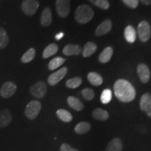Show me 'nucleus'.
<instances>
[{
    "mask_svg": "<svg viewBox=\"0 0 151 151\" xmlns=\"http://www.w3.org/2000/svg\"><path fill=\"white\" fill-rule=\"evenodd\" d=\"M113 90L116 97L122 102H130L133 101L136 97L134 88L129 81L124 79L116 81L113 86Z\"/></svg>",
    "mask_w": 151,
    "mask_h": 151,
    "instance_id": "f257e3e1",
    "label": "nucleus"
},
{
    "mask_svg": "<svg viewBox=\"0 0 151 151\" xmlns=\"http://www.w3.org/2000/svg\"><path fill=\"white\" fill-rule=\"evenodd\" d=\"M93 16L94 11L89 5L81 4L76 9L75 19L78 23H88L92 20Z\"/></svg>",
    "mask_w": 151,
    "mask_h": 151,
    "instance_id": "f03ea898",
    "label": "nucleus"
},
{
    "mask_svg": "<svg viewBox=\"0 0 151 151\" xmlns=\"http://www.w3.org/2000/svg\"><path fill=\"white\" fill-rule=\"evenodd\" d=\"M41 109V104L37 100L31 101L26 106L24 115L29 120H35L39 116Z\"/></svg>",
    "mask_w": 151,
    "mask_h": 151,
    "instance_id": "7ed1b4c3",
    "label": "nucleus"
},
{
    "mask_svg": "<svg viewBox=\"0 0 151 151\" xmlns=\"http://www.w3.org/2000/svg\"><path fill=\"white\" fill-rule=\"evenodd\" d=\"M138 35L142 42H147L151 35V26L146 20H143L139 24L137 28Z\"/></svg>",
    "mask_w": 151,
    "mask_h": 151,
    "instance_id": "20e7f679",
    "label": "nucleus"
},
{
    "mask_svg": "<svg viewBox=\"0 0 151 151\" xmlns=\"http://www.w3.org/2000/svg\"><path fill=\"white\" fill-rule=\"evenodd\" d=\"M29 92L33 97L37 98V99H42L45 97L47 92L46 83L42 81H38L30 88Z\"/></svg>",
    "mask_w": 151,
    "mask_h": 151,
    "instance_id": "39448f33",
    "label": "nucleus"
},
{
    "mask_svg": "<svg viewBox=\"0 0 151 151\" xmlns=\"http://www.w3.org/2000/svg\"><path fill=\"white\" fill-rule=\"evenodd\" d=\"M39 6V2L37 0H24L21 8L22 12L28 16H32L37 12Z\"/></svg>",
    "mask_w": 151,
    "mask_h": 151,
    "instance_id": "423d86ee",
    "label": "nucleus"
},
{
    "mask_svg": "<svg viewBox=\"0 0 151 151\" xmlns=\"http://www.w3.org/2000/svg\"><path fill=\"white\" fill-rule=\"evenodd\" d=\"M56 11L61 18H66L70 13L71 1L70 0H56Z\"/></svg>",
    "mask_w": 151,
    "mask_h": 151,
    "instance_id": "0eeeda50",
    "label": "nucleus"
},
{
    "mask_svg": "<svg viewBox=\"0 0 151 151\" xmlns=\"http://www.w3.org/2000/svg\"><path fill=\"white\" fill-rule=\"evenodd\" d=\"M16 90L17 86L14 82L7 81L1 86V90H0V94L4 99H8V98L12 97L16 93Z\"/></svg>",
    "mask_w": 151,
    "mask_h": 151,
    "instance_id": "6e6552de",
    "label": "nucleus"
},
{
    "mask_svg": "<svg viewBox=\"0 0 151 151\" xmlns=\"http://www.w3.org/2000/svg\"><path fill=\"white\" fill-rule=\"evenodd\" d=\"M68 69L67 67H64L62 69H59L58 71H55V72L52 73V74L49 76L48 78V83L50 86H55L60 82L62 79L64 78L66 74L67 73Z\"/></svg>",
    "mask_w": 151,
    "mask_h": 151,
    "instance_id": "1a4fd4ad",
    "label": "nucleus"
},
{
    "mask_svg": "<svg viewBox=\"0 0 151 151\" xmlns=\"http://www.w3.org/2000/svg\"><path fill=\"white\" fill-rule=\"evenodd\" d=\"M140 109L151 119V94L146 92L141 96Z\"/></svg>",
    "mask_w": 151,
    "mask_h": 151,
    "instance_id": "9d476101",
    "label": "nucleus"
},
{
    "mask_svg": "<svg viewBox=\"0 0 151 151\" xmlns=\"http://www.w3.org/2000/svg\"><path fill=\"white\" fill-rule=\"evenodd\" d=\"M137 73L140 81L143 83H147L150 80V71L148 66L145 64H139L137 67Z\"/></svg>",
    "mask_w": 151,
    "mask_h": 151,
    "instance_id": "9b49d317",
    "label": "nucleus"
},
{
    "mask_svg": "<svg viewBox=\"0 0 151 151\" xmlns=\"http://www.w3.org/2000/svg\"><path fill=\"white\" fill-rule=\"evenodd\" d=\"M112 28V22L109 19L105 20L96 29L95 34L97 37H101L104 36L106 34H108L111 31Z\"/></svg>",
    "mask_w": 151,
    "mask_h": 151,
    "instance_id": "f8f14e48",
    "label": "nucleus"
},
{
    "mask_svg": "<svg viewBox=\"0 0 151 151\" xmlns=\"http://www.w3.org/2000/svg\"><path fill=\"white\" fill-rule=\"evenodd\" d=\"M12 121V115L9 109L0 111V128L7 127Z\"/></svg>",
    "mask_w": 151,
    "mask_h": 151,
    "instance_id": "ddd939ff",
    "label": "nucleus"
},
{
    "mask_svg": "<svg viewBox=\"0 0 151 151\" xmlns=\"http://www.w3.org/2000/svg\"><path fill=\"white\" fill-rule=\"evenodd\" d=\"M122 148L123 144L121 139L119 138H114L108 143L105 151H122Z\"/></svg>",
    "mask_w": 151,
    "mask_h": 151,
    "instance_id": "4468645a",
    "label": "nucleus"
},
{
    "mask_svg": "<svg viewBox=\"0 0 151 151\" xmlns=\"http://www.w3.org/2000/svg\"><path fill=\"white\" fill-rule=\"evenodd\" d=\"M52 22V13L49 7L43 9L41 16V24L43 27H48Z\"/></svg>",
    "mask_w": 151,
    "mask_h": 151,
    "instance_id": "2eb2a0df",
    "label": "nucleus"
},
{
    "mask_svg": "<svg viewBox=\"0 0 151 151\" xmlns=\"http://www.w3.org/2000/svg\"><path fill=\"white\" fill-rule=\"evenodd\" d=\"M63 54L67 56H71V55H77L81 54L82 52V49L78 45H73V44H69L67 45L65 48H63Z\"/></svg>",
    "mask_w": 151,
    "mask_h": 151,
    "instance_id": "dca6fc26",
    "label": "nucleus"
},
{
    "mask_svg": "<svg viewBox=\"0 0 151 151\" xmlns=\"http://www.w3.org/2000/svg\"><path fill=\"white\" fill-rule=\"evenodd\" d=\"M67 103L71 108L77 111H81L84 109V105L82 101L73 96H70L67 98Z\"/></svg>",
    "mask_w": 151,
    "mask_h": 151,
    "instance_id": "f3484780",
    "label": "nucleus"
},
{
    "mask_svg": "<svg viewBox=\"0 0 151 151\" xmlns=\"http://www.w3.org/2000/svg\"><path fill=\"white\" fill-rule=\"evenodd\" d=\"M97 49V46L94 42L89 41L86 43L82 50V55L84 58H88L91 56L96 52Z\"/></svg>",
    "mask_w": 151,
    "mask_h": 151,
    "instance_id": "a211bd4d",
    "label": "nucleus"
},
{
    "mask_svg": "<svg viewBox=\"0 0 151 151\" xmlns=\"http://www.w3.org/2000/svg\"><path fill=\"white\" fill-rule=\"evenodd\" d=\"M124 35L126 41L131 43L134 42L136 39H137V32H136L135 29L132 25L127 26L124 29Z\"/></svg>",
    "mask_w": 151,
    "mask_h": 151,
    "instance_id": "6ab92c4d",
    "label": "nucleus"
},
{
    "mask_svg": "<svg viewBox=\"0 0 151 151\" xmlns=\"http://www.w3.org/2000/svg\"><path fill=\"white\" fill-rule=\"evenodd\" d=\"M113 54V50L111 47H106L99 56V60L101 63H107L110 61Z\"/></svg>",
    "mask_w": 151,
    "mask_h": 151,
    "instance_id": "aec40b11",
    "label": "nucleus"
},
{
    "mask_svg": "<svg viewBox=\"0 0 151 151\" xmlns=\"http://www.w3.org/2000/svg\"><path fill=\"white\" fill-rule=\"evenodd\" d=\"M92 116L94 119L101 121H105L109 118V113L108 111L101 109H96L92 112Z\"/></svg>",
    "mask_w": 151,
    "mask_h": 151,
    "instance_id": "412c9836",
    "label": "nucleus"
},
{
    "mask_svg": "<svg viewBox=\"0 0 151 151\" xmlns=\"http://www.w3.org/2000/svg\"><path fill=\"white\" fill-rule=\"evenodd\" d=\"M91 129V124L88 122H81L75 126L74 131L78 134H83Z\"/></svg>",
    "mask_w": 151,
    "mask_h": 151,
    "instance_id": "4be33fe9",
    "label": "nucleus"
},
{
    "mask_svg": "<svg viewBox=\"0 0 151 151\" xmlns=\"http://www.w3.org/2000/svg\"><path fill=\"white\" fill-rule=\"evenodd\" d=\"M88 79L90 83L94 86H99L103 83L102 77L96 72H90L88 73Z\"/></svg>",
    "mask_w": 151,
    "mask_h": 151,
    "instance_id": "5701e85b",
    "label": "nucleus"
},
{
    "mask_svg": "<svg viewBox=\"0 0 151 151\" xmlns=\"http://www.w3.org/2000/svg\"><path fill=\"white\" fill-rule=\"evenodd\" d=\"M58 51V45H56L55 43H51V44H49L48 46L43 50L42 56L43 59H47V58H50L52 55H54L55 54L57 53V52Z\"/></svg>",
    "mask_w": 151,
    "mask_h": 151,
    "instance_id": "b1692460",
    "label": "nucleus"
},
{
    "mask_svg": "<svg viewBox=\"0 0 151 151\" xmlns=\"http://www.w3.org/2000/svg\"><path fill=\"white\" fill-rule=\"evenodd\" d=\"M57 116L60 120L65 122H69L72 120L73 116L70 112L65 109H58L56 112Z\"/></svg>",
    "mask_w": 151,
    "mask_h": 151,
    "instance_id": "393cba45",
    "label": "nucleus"
},
{
    "mask_svg": "<svg viewBox=\"0 0 151 151\" xmlns=\"http://www.w3.org/2000/svg\"><path fill=\"white\" fill-rule=\"evenodd\" d=\"M66 61V59L61 57H57L53 59H52L48 63V69L50 70L53 71L55 69H58V67H60V66L63 65Z\"/></svg>",
    "mask_w": 151,
    "mask_h": 151,
    "instance_id": "a878e982",
    "label": "nucleus"
},
{
    "mask_svg": "<svg viewBox=\"0 0 151 151\" xmlns=\"http://www.w3.org/2000/svg\"><path fill=\"white\" fill-rule=\"evenodd\" d=\"M9 38L6 31L3 27H0V49L5 48L8 46Z\"/></svg>",
    "mask_w": 151,
    "mask_h": 151,
    "instance_id": "bb28decb",
    "label": "nucleus"
},
{
    "mask_svg": "<svg viewBox=\"0 0 151 151\" xmlns=\"http://www.w3.org/2000/svg\"><path fill=\"white\" fill-rule=\"evenodd\" d=\"M36 55V50L34 48H29L27 51H26L23 54L21 58V62L23 63H28V62H32L35 58Z\"/></svg>",
    "mask_w": 151,
    "mask_h": 151,
    "instance_id": "cd10ccee",
    "label": "nucleus"
},
{
    "mask_svg": "<svg viewBox=\"0 0 151 151\" xmlns=\"http://www.w3.org/2000/svg\"><path fill=\"white\" fill-rule=\"evenodd\" d=\"M82 83V79L80 77H74V78L69 79L66 82V86L71 89H76L78 88Z\"/></svg>",
    "mask_w": 151,
    "mask_h": 151,
    "instance_id": "c85d7f7f",
    "label": "nucleus"
},
{
    "mask_svg": "<svg viewBox=\"0 0 151 151\" xmlns=\"http://www.w3.org/2000/svg\"><path fill=\"white\" fill-rule=\"evenodd\" d=\"M111 99H112V92L110 89H105L101 92L100 99H101V103L104 104H109L111 101Z\"/></svg>",
    "mask_w": 151,
    "mask_h": 151,
    "instance_id": "c756f323",
    "label": "nucleus"
},
{
    "mask_svg": "<svg viewBox=\"0 0 151 151\" xmlns=\"http://www.w3.org/2000/svg\"><path fill=\"white\" fill-rule=\"evenodd\" d=\"M89 1L96 6L104 10H107L110 7L108 0H89Z\"/></svg>",
    "mask_w": 151,
    "mask_h": 151,
    "instance_id": "7c9ffc66",
    "label": "nucleus"
},
{
    "mask_svg": "<svg viewBox=\"0 0 151 151\" xmlns=\"http://www.w3.org/2000/svg\"><path fill=\"white\" fill-rule=\"evenodd\" d=\"M81 94L86 100H92L94 97V92L91 88H84L81 91Z\"/></svg>",
    "mask_w": 151,
    "mask_h": 151,
    "instance_id": "2f4dec72",
    "label": "nucleus"
},
{
    "mask_svg": "<svg viewBox=\"0 0 151 151\" xmlns=\"http://www.w3.org/2000/svg\"><path fill=\"white\" fill-rule=\"evenodd\" d=\"M124 4L132 9H136L139 3V0H122Z\"/></svg>",
    "mask_w": 151,
    "mask_h": 151,
    "instance_id": "473e14b6",
    "label": "nucleus"
},
{
    "mask_svg": "<svg viewBox=\"0 0 151 151\" xmlns=\"http://www.w3.org/2000/svg\"><path fill=\"white\" fill-rule=\"evenodd\" d=\"M60 151H79L77 149L73 148L67 143H62L60 146Z\"/></svg>",
    "mask_w": 151,
    "mask_h": 151,
    "instance_id": "72a5a7b5",
    "label": "nucleus"
},
{
    "mask_svg": "<svg viewBox=\"0 0 151 151\" xmlns=\"http://www.w3.org/2000/svg\"><path fill=\"white\" fill-rule=\"evenodd\" d=\"M64 37V33L63 32H60L58 35H55V39L56 40H60L62 37Z\"/></svg>",
    "mask_w": 151,
    "mask_h": 151,
    "instance_id": "f704fd0d",
    "label": "nucleus"
},
{
    "mask_svg": "<svg viewBox=\"0 0 151 151\" xmlns=\"http://www.w3.org/2000/svg\"><path fill=\"white\" fill-rule=\"evenodd\" d=\"M140 1L144 5H151V0H140Z\"/></svg>",
    "mask_w": 151,
    "mask_h": 151,
    "instance_id": "c9c22d12",
    "label": "nucleus"
}]
</instances>
